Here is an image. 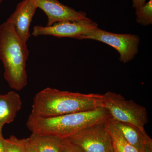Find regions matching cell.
Returning a JSON list of instances; mask_svg holds the SVG:
<instances>
[{
  "mask_svg": "<svg viewBox=\"0 0 152 152\" xmlns=\"http://www.w3.org/2000/svg\"><path fill=\"white\" fill-rule=\"evenodd\" d=\"M104 99V94L72 92L48 87L35 96L31 114L50 118L91 110L103 107Z\"/></svg>",
  "mask_w": 152,
  "mask_h": 152,
  "instance_id": "obj_1",
  "label": "cell"
},
{
  "mask_svg": "<svg viewBox=\"0 0 152 152\" xmlns=\"http://www.w3.org/2000/svg\"><path fill=\"white\" fill-rule=\"evenodd\" d=\"M111 119L104 107L73 113L50 118L30 114L27 121L32 134L48 135L66 139L87 127Z\"/></svg>",
  "mask_w": 152,
  "mask_h": 152,
  "instance_id": "obj_2",
  "label": "cell"
},
{
  "mask_svg": "<svg viewBox=\"0 0 152 152\" xmlns=\"http://www.w3.org/2000/svg\"><path fill=\"white\" fill-rule=\"evenodd\" d=\"M26 44L12 24L5 21L0 25V60L4 77L9 86L16 91L23 90L27 84L26 67L29 51Z\"/></svg>",
  "mask_w": 152,
  "mask_h": 152,
  "instance_id": "obj_3",
  "label": "cell"
},
{
  "mask_svg": "<svg viewBox=\"0 0 152 152\" xmlns=\"http://www.w3.org/2000/svg\"><path fill=\"white\" fill-rule=\"evenodd\" d=\"M104 98L103 107L108 112L111 119L132 124L145 131V126L148 123V118L145 107L113 92H107Z\"/></svg>",
  "mask_w": 152,
  "mask_h": 152,
  "instance_id": "obj_4",
  "label": "cell"
},
{
  "mask_svg": "<svg viewBox=\"0 0 152 152\" xmlns=\"http://www.w3.org/2000/svg\"><path fill=\"white\" fill-rule=\"evenodd\" d=\"M77 39H93L107 44L115 49L123 63L130 61L138 52L140 39L132 34H115L96 28L79 37Z\"/></svg>",
  "mask_w": 152,
  "mask_h": 152,
  "instance_id": "obj_5",
  "label": "cell"
},
{
  "mask_svg": "<svg viewBox=\"0 0 152 152\" xmlns=\"http://www.w3.org/2000/svg\"><path fill=\"white\" fill-rule=\"evenodd\" d=\"M109 121L93 125L66 139L83 152H111L113 148Z\"/></svg>",
  "mask_w": 152,
  "mask_h": 152,
  "instance_id": "obj_6",
  "label": "cell"
},
{
  "mask_svg": "<svg viewBox=\"0 0 152 152\" xmlns=\"http://www.w3.org/2000/svg\"><path fill=\"white\" fill-rule=\"evenodd\" d=\"M98 28L96 23L89 18L78 21H66L56 23L50 26H37L33 28L34 37L52 36L58 38L78 39L91 30Z\"/></svg>",
  "mask_w": 152,
  "mask_h": 152,
  "instance_id": "obj_7",
  "label": "cell"
},
{
  "mask_svg": "<svg viewBox=\"0 0 152 152\" xmlns=\"http://www.w3.org/2000/svg\"><path fill=\"white\" fill-rule=\"evenodd\" d=\"M38 8L42 10L48 17L47 26L56 23L66 21H78L86 20V14L77 11L64 5L58 0H34Z\"/></svg>",
  "mask_w": 152,
  "mask_h": 152,
  "instance_id": "obj_8",
  "label": "cell"
},
{
  "mask_svg": "<svg viewBox=\"0 0 152 152\" xmlns=\"http://www.w3.org/2000/svg\"><path fill=\"white\" fill-rule=\"evenodd\" d=\"M37 8L34 0H23L6 21L13 25L18 35L26 43L31 36L30 26Z\"/></svg>",
  "mask_w": 152,
  "mask_h": 152,
  "instance_id": "obj_9",
  "label": "cell"
},
{
  "mask_svg": "<svg viewBox=\"0 0 152 152\" xmlns=\"http://www.w3.org/2000/svg\"><path fill=\"white\" fill-rule=\"evenodd\" d=\"M22 105L21 98L17 92L12 91L0 95V130L6 124L14 121Z\"/></svg>",
  "mask_w": 152,
  "mask_h": 152,
  "instance_id": "obj_10",
  "label": "cell"
},
{
  "mask_svg": "<svg viewBox=\"0 0 152 152\" xmlns=\"http://www.w3.org/2000/svg\"><path fill=\"white\" fill-rule=\"evenodd\" d=\"M113 125L123 137L140 152H142L145 144V131L142 130L135 125L110 119Z\"/></svg>",
  "mask_w": 152,
  "mask_h": 152,
  "instance_id": "obj_11",
  "label": "cell"
},
{
  "mask_svg": "<svg viewBox=\"0 0 152 152\" xmlns=\"http://www.w3.org/2000/svg\"><path fill=\"white\" fill-rule=\"evenodd\" d=\"M30 137L39 152H61L62 139L59 137L32 134Z\"/></svg>",
  "mask_w": 152,
  "mask_h": 152,
  "instance_id": "obj_12",
  "label": "cell"
},
{
  "mask_svg": "<svg viewBox=\"0 0 152 152\" xmlns=\"http://www.w3.org/2000/svg\"><path fill=\"white\" fill-rule=\"evenodd\" d=\"M109 131L113 152H140L123 137L109 120Z\"/></svg>",
  "mask_w": 152,
  "mask_h": 152,
  "instance_id": "obj_13",
  "label": "cell"
},
{
  "mask_svg": "<svg viewBox=\"0 0 152 152\" xmlns=\"http://www.w3.org/2000/svg\"><path fill=\"white\" fill-rule=\"evenodd\" d=\"M136 21L144 26L152 23V0H149L143 6L136 9Z\"/></svg>",
  "mask_w": 152,
  "mask_h": 152,
  "instance_id": "obj_14",
  "label": "cell"
},
{
  "mask_svg": "<svg viewBox=\"0 0 152 152\" xmlns=\"http://www.w3.org/2000/svg\"><path fill=\"white\" fill-rule=\"evenodd\" d=\"M4 152H25L24 139H18L15 136H11L4 140Z\"/></svg>",
  "mask_w": 152,
  "mask_h": 152,
  "instance_id": "obj_15",
  "label": "cell"
},
{
  "mask_svg": "<svg viewBox=\"0 0 152 152\" xmlns=\"http://www.w3.org/2000/svg\"><path fill=\"white\" fill-rule=\"evenodd\" d=\"M61 152H83L78 146L67 139H62Z\"/></svg>",
  "mask_w": 152,
  "mask_h": 152,
  "instance_id": "obj_16",
  "label": "cell"
},
{
  "mask_svg": "<svg viewBox=\"0 0 152 152\" xmlns=\"http://www.w3.org/2000/svg\"><path fill=\"white\" fill-rule=\"evenodd\" d=\"M24 139L25 143V152H39L36 146L34 143L31 138L28 137Z\"/></svg>",
  "mask_w": 152,
  "mask_h": 152,
  "instance_id": "obj_17",
  "label": "cell"
},
{
  "mask_svg": "<svg viewBox=\"0 0 152 152\" xmlns=\"http://www.w3.org/2000/svg\"><path fill=\"white\" fill-rule=\"evenodd\" d=\"M142 152H152V140L148 134L145 137V144Z\"/></svg>",
  "mask_w": 152,
  "mask_h": 152,
  "instance_id": "obj_18",
  "label": "cell"
},
{
  "mask_svg": "<svg viewBox=\"0 0 152 152\" xmlns=\"http://www.w3.org/2000/svg\"><path fill=\"white\" fill-rule=\"evenodd\" d=\"M146 3V0H133V7L135 10L143 6Z\"/></svg>",
  "mask_w": 152,
  "mask_h": 152,
  "instance_id": "obj_19",
  "label": "cell"
},
{
  "mask_svg": "<svg viewBox=\"0 0 152 152\" xmlns=\"http://www.w3.org/2000/svg\"><path fill=\"white\" fill-rule=\"evenodd\" d=\"M4 137L2 134V130H0V152H4Z\"/></svg>",
  "mask_w": 152,
  "mask_h": 152,
  "instance_id": "obj_20",
  "label": "cell"
},
{
  "mask_svg": "<svg viewBox=\"0 0 152 152\" xmlns=\"http://www.w3.org/2000/svg\"><path fill=\"white\" fill-rule=\"evenodd\" d=\"M3 0H0V4H1V3L2 2V1Z\"/></svg>",
  "mask_w": 152,
  "mask_h": 152,
  "instance_id": "obj_21",
  "label": "cell"
},
{
  "mask_svg": "<svg viewBox=\"0 0 152 152\" xmlns=\"http://www.w3.org/2000/svg\"><path fill=\"white\" fill-rule=\"evenodd\" d=\"M111 152H113V150H112V151Z\"/></svg>",
  "mask_w": 152,
  "mask_h": 152,
  "instance_id": "obj_22",
  "label": "cell"
}]
</instances>
